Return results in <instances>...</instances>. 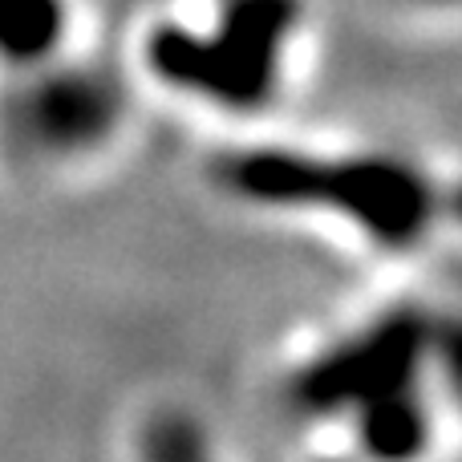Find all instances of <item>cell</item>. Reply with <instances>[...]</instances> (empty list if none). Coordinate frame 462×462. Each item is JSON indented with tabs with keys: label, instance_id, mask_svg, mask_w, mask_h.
Listing matches in <instances>:
<instances>
[{
	"label": "cell",
	"instance_id": "1",
	"mask_svg": "<svg viewBox=\"0 0 462 462\" xmlns=\"http://www.w3.org/2000/svg\"><path fill=\"white\" fill-rule=\"evenodd\" d=\"M455 320L414 296L296 345L280 410L328 462H439L455 430Z\"/></svg>",
	"mask_w": 462,
	"mask_h": 462
},
{
	"label": "cell",
	"instance_id": "2",
	"mask_svg": "<svg viewBox=\"0 0 462 462\" xmlns=\"http://www.w3.org/2000/svg\"><path fill=\"white\" fill-rule=\"evenodd\" d=\"M208 187L239 216L304 227L398 268L439 252L458 211L455 183L430 154L272 126L227 134L208 162Z\"/></svg>",
	"mask_w": 462,
	"mask_h": 462
},
{
	"label": "cell",
	"instance_id": "3",
	"mask_svg": "<svg viewBox=\"0 0 462 462\" xmlns=\"http://www.w3.org/2000/svg\"><path fill=\"white\" fill-rule=\"evenodd\" d=\"M312 41V0H162L122 53L146 102L175 106L227 138L288 110Z\"/></svg>",
	"mask_w": 462,
	"mask_h": 462
},
{
	"label": "cell",
	"instance_id": "4",
	"mask_svg": "<svg viewBox=\"0 0 462 462\" xmlns=\"http://www.w3.org/2000/svg\"><path fill=\"white\" fill-rule=\"evenodd\" d=\"M143 89L122 49L94 41L0 78V167L29 183H81L126 151Z\"/></svg>",
	"mask_w": 462,
	"mask_h": 462
},
{
	"label": "cell",
	"instance_id": "5",
	"mask_svg": "<svg viewBox=\"0 0 462 462\" xmlns=\"http://www.w3.org/2000/svg\"><path fill=\"white\" fill-rule=\"evenodd\" d=\"M94 41L86 0H0V78L29 73Z\"/></svg>",
	"mask_w": 462,
	"mask_h": 462
},
{
	"label": "cell",
	"instance_id": "6",
	"mask_svg": "<svg viewBox=\"0 0 462 462\" xmlns=\"http://www.w3.org/2000/svg\"><path fill=\"white\" fill-rule=\"evenodd\" d=\"M122 462H236L211 422L187 402H151L122 434Z\"/></svg>",
	"mask_w": 462,
	"mask_h": 462
},
{
	"label": "cell",
	"instance_id": "7",
	"mask_svg": "<svg viewBox=\"0 0 462 462\" xmlns=\"http://www.w3.org/2000/svg\"><path fill=\"white\" fill-rule=\"evenodd\" d=\"M398 13L414 16V21H430V24H450L458 13V0H385Z\"/></svg>",
	"mask_w": 462,
	"mask_h": 462
}]
</instances>
